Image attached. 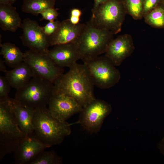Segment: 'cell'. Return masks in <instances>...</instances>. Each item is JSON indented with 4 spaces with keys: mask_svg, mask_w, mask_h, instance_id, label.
Masks as SVG:
<instances>
[{
    "mask_svg": "<svg viewBox=\"0 0 164 164\" xmlns=\"http://www.w3.org/2000/svg\"><path fill=\"white\" fill-rule=\"evenodd\" d=\"M53 84V93L70 96L83 107L95 98L94 85L86 66L77 63Z\"/></svg>",
    "mask_w": 164,
    "mask_h": 164,
    "instance_id": "obj_1",
    "label": "cell"
},
{
    "mask_svg": "<svg viewBox=\"0 0 164 164\" xmlns=\"http://www.w3.org/2000/svg\"><path fill=\"white\" fill-rule=\"evenodd\" d=\"M33 124L34 133L49 148L60 144L71 132L70 125L53 116L47 107L36 109Z\"/></svg>",
    "mask_w": 164,
    "mask_h": 164,
    "instance_id": "obj_2",
    "label": "cell"
},
{
    "mask_svg": "<svg viewBox=\"0 0 164 164\" xmlns=\"http://www.w3.org/2000/svg\"><path fill=\"white\" fill-rule=\"evenodd\" d=\"M26 135L17 123L9 100L0 101V161L13 152Z\"/></svg>",
    "mask_w": 164,
    "mask_h": 164,
    "instance_id": "obj_3",
    "label": "cell"
},
{
    "mask_svg": "<svg viewBox=\"0 0 164 164\" xmlns=\"http://www.w3.org/2000/svg\"><path fill=\"white\" fill-rule=\"evenodd\" d=\"M114 34L105 29L97 28L89 21L84 31L75 41L82 60L105 53L113 39Z\"/></svg>",
    "mask_w": 164,
    "mask_h": 164,
    "instance_id": "obj_4",
    "label": "cell"
},
{
    "mask_svg": "<svg viewBox=\"0 0 164 164\" xmlns=\"http://www.w3.org/2000/svg\"><path fill=\"white\" fill-rule=\"evenodd\" d=\"M53 86L52 82L35 75L26 85L16 90L14 99L35 109L46 107L53 94Z\"/></svg>",
    "mask_w": 164,
    "mask_h": 164,
    "instance_id": "obj_5",
    "label": "cell"
},
{
    "mask_svg": "<svg viewBox=\"0 0 164 164\" xmlns=\"http://www.w3.org/2000/svg\"><path fill=\"white\" fill-rule=\"evenodd\" d=\"M125 9L119 0H108L92 11L89 21L97 28L117 34L121 31L125 19Z\"/></svg>",
    "mask_w": 164,
    "mask_h": 164,
    "instance_id": "obj_6",
    "label": "cell"
},
{
    "mask_svg": "<svg viewBox=\"0 0 164 164\" xmlns=\"http://www.w3.org/2000/svg\"><path fill=\"white\" fill-rule=\"evenodd\" d=\"M94 86L108 89L119 81L121 74L115 66L105 56L83 60Z\"/></svg>",
    "mask_w": 164,
    "mask_h": 164,
    "instance_id": "obj_7",
    "label": "cell"
},
{
    "mask_svg": "<svg viewBox=\"0 0 164 164\" xmlns=\"http://www.w3.org/2000/svg\"><path fill=\"white\" fill-rule=\"evenodd\" d=\"M111 110L110 104L103 100L95 98L83 108L77 123L91 133H97Z\"/></svg>",
    "mask_w": 164,
    "mask_h": 164,
    "instance_id": "obj_8",
    "label": "cell"
},
{
    "mask_svg": "<svg viewBox=\"0 0 164 164\" xmlns=\"http://www.w3.org/2000/svg\"><path fill=\"white\" fill-rule=\"evenodd\" d=\"M24 61L30 67L35 75L53 84L63 74V68L56 64L47 54L29 50L24 53Z\"/></svg>",
    "mask_w": 164,
    "mask_h": 164,
    "instance_id": "obj_9",
    "label": "cell"
},
{
    "mask_svg": "<svg viewBox=\"0 0 164 164\" xmlns=\"http://www.w3.org/2000/svg\"><path fill=\"white\" fill-rule=\"evenodd\" d=\"M21 28L23 33L20 38L24 46L34 52L48 53L50 46V36L45 33L36 21L26 18Z\"/></svg>",
    "mask_w": 164,
    "mask_h": 164,
    "instance_id": "obj_10",
    "label": "cell"
},
{
    "mask_svg": "<svg viewBox=\"0 0 164 164\" xmlns=\"http://www.w3.org/2000/svg\"><path fill=\"white\" fill-rule=\"evenodd\" d=\"M49 148L34 132L26 135L13 151L15 163L29 164L40 152Z\"/></svg>",
    "mask_w": 164,
    "mask_h": 164,
    "instance_id": "obj_11",
    "label": "cell"
},
{
    "mask_svg": "<svg viewBox=\"0 0 164 164\" xmlns=\"http://www.w3.org/2000/svg\"><path fill=\"white\" fill-rule=\"evenodd\" d=\"M48 106L51 114L62 121H66L74 114L80 113L83 108L72 97L56 93L53 94Z\"/></svg>",
    "mask_w": 164,
    "mask_h": 164,
    "instance_id": "obj_12",
    "label": "cell"
},
{
    "mask_svg": "<svg viewBox=\"0 0 164 164\" xmlns=\"http://www.w3.org/2000/svg\"><path fill=\"white\" fill-rule=\"evenodd\" d=\"M134 49L131 36L125 34L111 41L105 53V56L115 66H118L132 54Z\"/></svg>",
    "mask_w": 164,
    "mask_h": 164,
    "instance_id": "obj_13",
    "label": "cell"
},
{
    "mask_svg": "<svg viewBox=\"0 0 164 164\" xmlns=\"http://www.w3.org/2000/svg\"><path fill=\"white\" fill-rule=\"evenodd\" d=\"M47 54L56 64L63 68H70L81 59L76 41L55 46Z\"/></svg>",
    "mask_w": 164,
    "mask_h": 164,
    "instance_id": "obj_14",
    "label": "cell"
},
{
    "mask_svg": "<svg viewBox=\"0 0 164 164\" xmlns=\"http://www.w3.org/2000/svg\"><path fill=\"white\" fill-rule=\"evenodd\" d=\"M86 24L73 25L69 19L60 22L55 32L50 36V46L68 43L75 41L85 29Z\"/></svg>",
    "mask_w": 164,
    "mask_h": 164,
    "instance_id": "obj_15",
    "label": "cell"
},
{
    "mask_svg": "<svg viewBox=\"0 0 164 164\" xmlns=\"http://www.w3.org/2000/svg\"><path fill=\"white\" fill-rule=\"evenodd\" d=\"M9 102L17 123L26 135L34 132L33 119L36 109L23 105L10 98Z\"/></svg>",
    "mask_w": 164,
    "mask_h": 164,
    "instance_id": "obj_16",
    "label": "cell"
},
{
    "mask_svg": "<svg viewBox=\"0 0 164 164\" xmlns=\"http://www.w3.org/2000/svg\"><path fill=\"white\" fill-rule=\"evenodd\" d=\"M35 75L32 68L24 61L5 73V76L11 87L16 90L26 85Z\"/></svg>",
    "mask_w": 164,
    "mask_h": 164,
    "instance_id": "obj_17",
    "label": "cell"
},
{
    "mask_svg": "<svg viewBox=\"0 0 164 164\" xmlns=\"http://www.w3.org/2000/svg\"><path fill=\"white\" fill-rule=\"evenodd\" d=\"M21 19L12 5L0 4V27L4 31L15 32L21 28Z\"/></svg>",
    "mask_w": 164,
    "mask_h": 164,
    "instance_id": "obj_18",
    "label": "cell"
},
{
    "mask_svg": "<svg viewBox=\"0 0 164 164\" xmlns=\"http://www.w3.org/2000/svg\"><path fill=\"white\" fill-rule=\"evenodd\" d=\"M0 54L6 64L14 68L24 61V53L15 44L10 43H0Z\"/></svg>",
    "mask_w": 164,
    "mask_h": 164,
    "instance_id": "obj_19",
    "label": "cell"
},
{
    "mask_svg": "<svg viewBox=\"0 0 164 164\" xmlns=\"http://www.w3.org/2000/svg\"><path fill=\"white\" fill-rule=\"evenodd\" d=\"M56 0H23L22 10L24 12L37 16L50 8H55Z\"/></svg>",
    "mask_w": 164,
    "mask_h": 164,
    "instance_id": "obj_20",
    "label": "cell"
},
{
    "mask_svg": "<svg viewBox=\"0 0 164 164\" xmlns=\"http://www.w3.org/2000/svg\"><path fill=\"white\" fill-rule=\"evenodd\" d=\"M145 22L152 27L164 28V7L159 4L143 16Z\"/></svg>",
    "mask_w": 164,
    "mask_h": 164,
    "instance_id": "obj_21",
    "label": "cell"
},
{
    "mask_svg": "<svg viewBox=\"0 0 164 164\" xmlns=\"http://www.w3.org/2000/svg\"><path fill=\"white\" fill-rule=\"evenodd\" d=\"M62 158L57 155L53 150L40 152L29 164H60Z\"/></svg>",
    "mask_w": 164,
    "mask_h": 164,
    "instance_id": "obj_22",
    "label": "cell"
},
{
    "mask_svg": "<svg viewBox=\"0 0 164 164\" xmlns=\"http://www.w3.org/2000/svg\"><path fill=\"white\" fill-rule=\"evenodd\" d=\"M126 11L136 20L143 17L144 0H125Z\"/></svg>",
    "mask_w": 164,
    "mask_h": 164,
    "instance_id": "obj_23",
    "label": "cell"
},
{
    "mask_svg": "<svg viewBox=\"0 0 164 164\" xmlns=\"http://www.w3.org/2000/svg\"><path fill=\"white\" fill-rule=\"evenodd\" d=\"M12 87L5 76H0V101L9 100L10 98L9 95Z\"/></svg>",
    "mask_w": 164,
    "mask_h": 164,
    "instance_id": "obj_24",
    "label": "cell"
},
{
    "mask_svg": "<svg viewBox=\"0 0 164 164\" xmlns=\"http://www.w3.org/2000/svg\"><path fill=\"white\" fill-rule=\"evenodd\" d=\"M58 9V8H50L43 11L40 14L42 16L41 20L45 19L49 21H54L59 15Z\"/></svg>",
    "mask_w": 164,
    "mask_h": 164,
    "instance_id": "obj_25",
    "label": "cell"
},
{
    "mask_svg": "<svg viewBox=\"0 0 164 164\" xmlns=\"http://www.w3.org/2000/svg\"><path fill=\"white\" fill-rule=\"evenodd\" d=\"M60 22L58 20L49 21L44 26L42 27V29L46 35L50 36L56 31Z\"/></svg>",
    "mask_w": 164,
    "mask_h": 164,
    "instance_id": "obj_26",
    "label": "cell"
},
{
    "mask_svg": "<svg viewBox=\"0 0 164 164\" xmlns=\"http://www.w3.org/2000/svg\"><path fill=\"white\" fill-rule=\"evenodd\" d=\"M161 0H144L143 16L147 13L156 7Z\"/></svg>",
    "mask_w": 164,
    "mask_h": 164,
    "instance_id": "obj_27",
    "label": "cell"
},
{
    "mask_svg": "<svg viewBox=\"0 0 164 164\" xmlns=\"http://www.w3.org/2000/svg\"><path fill=\"white\" fill-rule=\"evenodd\" d=\"M82 14V11L77 8H73L70 11V15L80 17Z\"/></svg>",
    "mask_w": 164,
    "mask_h": 164,
    "instance_id": "obj_28",
    "label": "cell"
},
{
    "mask_svg": "<svg viewBox=\"0 0 164 164\" xmlns=\"http://www.w3.org/2000/svg\"><path fill=\"white\" fill-rule=\"evenodd\" d=\"M69 20L73 25H77L79 23L80 17L70 15Z\"/></svg>",
    "mask_w": 164,
    "mask_h": 164,
    "instance_id": "obj_29",
    "label": "cell"
},
{
    "mask_svg": "<svg viewBox=\"0 0 164 164\" xmlns=\"http://www.w3.org/2000/svg\"><path fill=\"white\" fill-rule=\"evenodd\" d=\"M108 0H94L93 7L92 11L95 10L100 4L106 2Z\"/></svg>",
    "mask_w": 164,
    "mask_h": 164,
    "instance_id": "obj_30",
    "label": "cell"
},
{
    "mask_svg": "<svg viewBox=\"0 0 164 164\" xmlns=\"http://www.w3.org/2000/svg\"><path fill=\"white\" fill-rule=\"evenodd\" d=\"M4 60L0 59V71L5 73L7 71L6 68Z\"/></svg>",
    "mask_w": 164,
    "mask_h": 164,
    "instance_id": "obj_31",
    "label": "cell"
},
{
    "mask_svg": "<svg viewBox=\"0 0 164 164\" xmlns=\"http://www.w3.org/2000/svg\"><path fill=\"white\" fill-rule=\"evenodd\" d=\"M17 0H0V4L12 5Z\"/></svg>",
    "mask_w": 164,
    "mask_h": 164,
    "instance_id": "obj_32",
    "label": "cell"
},
{
    "mask_svg": "<svg viewBox=\"0 0 164 164\" xmlns=\"http://www.w3.org/2000/svg\"><path fill=\"white\" fill-rule=\"evenodd\" d=\"M159 148L164 155V136L159 145Z\"/></svg>",
    "mask_w": 164,
    "mask_h": 164,
    "instance_id": "obj_33",
    "label": "cell"
},
{
    "mask_svg": "<svg viewBox=\"0 0 164 164\" xmlns=\"http://www.w3.org/2000/svg\"><path fill=\"white\" fill-rule=\"evenodd\" d=\"M160 4L164 7V0H161Z\"/></svg>",
    "mask_w": 164,
    "mask_h": 164,
    "instance_id": "obj_34",
    "label": "cell"
}]
</instances>
